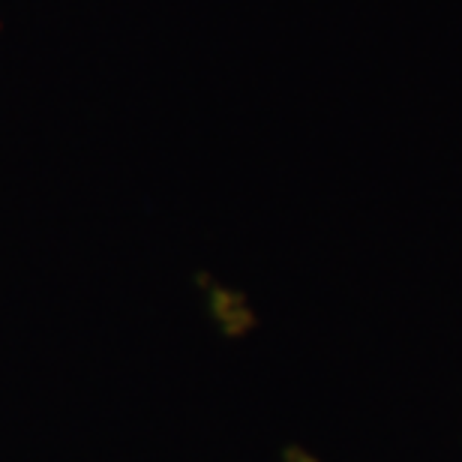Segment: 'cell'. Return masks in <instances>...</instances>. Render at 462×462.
I'll return each mask as SVG.
<instances>
[]
</instances>
